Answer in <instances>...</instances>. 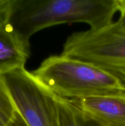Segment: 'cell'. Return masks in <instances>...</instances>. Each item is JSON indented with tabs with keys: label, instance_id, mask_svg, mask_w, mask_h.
<instances>
[{
	"label": "cell",
	"instance_id": "cell-1",
	"mask_svg": "<svg viewBox=\"0 0 125 126\" xmlns=\"http://www.w3.org/2000/svg\"><path fill=\"white\" fill-rule=\"evenodd\" d=\"M119 9L120 0H6L9 22L28 46L33 34L51 26L84 22L90 30L106 27Z\"/></svg>",
	"mask_w": 125,
	"mask_h": 126
},
{
	"label": "cell",
	"instance_id": "cell-2",
	"mask_svg": "<svg viewBox=\"0 0 125 126\" xmlns=\"http://www.w3.org/2000/svg\"><path fill=\"white\" fill-rule=\"evenodd\" d=\"M32 73L56 95L66 99L124 91L119 81L105 70L61 55L47 58Z\"/></svg>",
	"mask_w": 125,
	"mask_h": 126
},
{
	"label": "cell",
	"instance_id": "cell-3",
	"mask_svg": "<svg viewBox=\"0 0 125 126\" xmlns=\"http://www.w3.org/2000/svg\"><path fill=\"white\" fill-rule=\"evenodd\" d=\"M61 55L105 70L125 91V26L118 20L99 29L71 34Z\"/></svg>",
	"mask_w": 125,
	"mask_h": 126
},
{
	"label": "cell",
	"instance_id": "cell-4",
	"mask_svg": "<svg viewBox=\"0 0 125 126\" xmlns=\"http://www.w3.org/2000/svg\"><path fill=\"white\" fill-rule=\"evenodd\" d=\"M16 110L28 126H59L56 95L25 68L1 75Z\"/></svg>",
	"mask_w": 125,
	"mask_h": 126
},
{
	"label": "cell",
	"instance_id": "cell-5",
	"mask_svg": "<svg viewBox=\"0 0 125 126\" xmlns=\"http://www.w3.org/2000/svg\"><path fill=\"white\" fill-rule=\"evenodd\" d=\"M103 126H125V92L70 100Z\"/></svg>",
	"mask_w": 125,
	"mask_h": 126
},
{
	"label": "cell",
	"instance_id": "cell-6",
	"mask_svg": "<svg viewBox=\"0 0 125 126\" xmlns=\"http://www.w3.org/2000/svg\"><path fill=\"white\" fill-rule=\"evenodd\" d=\"M29 55V46L20 40L9 22L6 0H0V75L25 68Z\"/></svg>",
	"mask_w": 125,
	"mask_h": 126
},
{
	"label": "cell",
	"instance_id": "cell-7",
	"mask_svg": "<svg viewBox=\"0 0 125 126\" xmlns=\"http://www.w3.org/2000/svg\"><path fill=\"white\" fill-rule=\"evenodd\" d=\"M59 126H103L80 108L69 99L56 95Z\"/></svg>",
	"mask_w": 125,
	"mask_h": 126
},
{
	"label": "cell",
	"instance_id": "cell-8",
	"mask_svg": "<svg viewBox=\"0 0 125 126\" xmlns=\"http://www.w3.org/2000/svg\"><path fill=\"white\" fill-rule=\"evenodd\" d=\"M16 108L0 75V126H6L14 116Z\"/></svg>",
	"mask_w": 125,
	"mask_h": 126
},
{
	"label": "cell",
	"instance_id": "cell-9",
	"mask_svg": "<svg viewBox=\"0 0 125 126\" xmlns=\"http://www.w3.org/2000/svg\"><path fill=\"white\" fill-rule=\"evenodd\" d=\"M6 126H28V125L26 124L20 114L16 111L13 118Z\"/></svg>",
	"mask_w": 125,
	"mask_h": 126
},
{
	"label": "cell",
	"instance_id": "cell-10",
	"mask_svg": "<svg viewBox=\"0 0 125 126\" xmlns=\"http://www.w3.org/2000/svg\"><path fill=\"white\" fill-rule=\"evenodd\" d=\"M119 17L118 21L125 26V0H120V9H119Z\"/></svg>",
	"mask_w": 125,
	"mask_h": 126
}]
</instances>
